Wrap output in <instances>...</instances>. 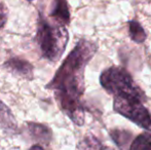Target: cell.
Masks as SVG:
<instances>
[{
  "instance_id": "cell-7",
  "label": "cell",
  "mask_w": 151,
  "mask_h": 150,
  "mask_svg": "<svg viewBox=\"0 0 151 150\" xmlns=\"http://www.w3.org/2000/svg\"><path fill=\"white\" fill-rule=\"evenodd\" d=\"M17 121L12 111L5 104L0 102V128L8 133H14L17 131Z\"/></svg>"
},
{
  "instance_id": "cell-5",
  "label": "cell",
  "mask_w": 151,
  "mask_h": 150,
  "mask_svg": "<svg viewBox=\"0 0 151 150\" xmlns=\"http://www.w3.org/2000/svg\"><path fill=\"white\" fill-rule=\"evenodd\" d=\"M5 67L12 74L31 79L33 77V67L29 62L20 59H10L5 63Z\"/></svg>"
},
{
  "instance_id": "cell-6",
  "label": "cell",
  "mask_w": 151,
  "mask_h": 150,
  "mask_svg": "<svg viewBox=\"0 0 151 150\" xmlns=\"http://www.w3.org/2000/svg\"><path fill=\"white\" fill-rule=\"evenodd\" d=\"M50 17L56 21V23L63 25V26L69 24L70 12L67 0H55L54 7L50 12Z\"/></svg>"
},
{
  "instance_id": "cell-14",
  "label": "cell",
  "mask_w": 151,
  "mask_h": 150,
  "mask_svg": "<svg viewBox=\"0 0 151 150\" xmlns=\"http://www.w3.org/2000/svg\"><path fill=\"white\" fill-rule=\"evenodd\" d=\"M150 131H151V128H150Z\"/></svg>"
},
{
  "instance_id": "cell-13",
  "label": "cell",
  "mask_w": 151,
  "mask_h": 150,
  "mask_svg": "<svg viewBox=\"0 0 151 150\" xmlns=\"http://www.w3.org/2000/svg\"><path fill=\"white\" fill-rule=\"evenodd\" d=\"M30 150H44L42 147H40V146H38V145H34L33 147H31V149Z\"/></svg>"
},
{
  "instance_id": "cell-9",
  "label": "cell",
  "mask_w": 151,
  "mask_h": 150,
  "mask_svg": "<svg viewBox=\"0 0 151 150\" xmlns=\"http://www.w3.org/2000/svg\"><path fill=\"white\" fill-rule=\"evenodd\" d=\"M129 36L135 42L142 43L146 39V33L142 26L137 22V21H131L129 22Z\"/></svg>"
},
{
  "instance_id": "cell-11",
  "label": "cell",
  "mask_w": 151,
  "mask_h": 150,
  "mask_svg": "<svg viewBox=\"0 0 151 150\" xmlns=\"http://www.w3.org/2000/svg\"><path fill=\"white\" fill-rule=\"evenodd\" d=\"M129 150H151V135L141 134L134 140Z\"/></svg>"
},
{
  "instance_id": "cell-10",
  "label": "cell",
  "mask_w": 151,
  "mask_h": 150,
  "mask_svg": "<svg viewBox=\"0 0 151 150\" xmlns=\"http://www.w3.org/2000/svg\"><path fill=\"white\" fill-rule=\"evenodd\" d=\"M79 148L81 150H113L108 146L103 145L97 138L95 137H86L79 145Z\"/></svg>"
},
{
  "instance_id": "cell-15",
  "label": "cell",
  "mask_w": 151,
  "mask_h": 150,
  "mask_svg": "<svg viewBox=\"0 0 151 150\" xmlns=\"http://www.w3.org/2000/svg\"><path fill=\"white\" fill-rule=\"evenodd\" d=\"M29 1H31V0H29Z\"/></svg>"
},
{
  "instance_id": "cell-2",
  "label": "cell",
  "mask_w": 151,
  "mask_h": 150,
  "mask_svg": "<svg viewBox=\"0 0 151 150\" xmlns=\"http://www.w3.org/2000/svg\"><path fill=\"white\" fill-rule=\"evenodd\" d=\"M68 31L58 23L52 24L43 17H39L37 42L44 59L56 62L61 58L68 42Z\"/></svg>"
},
{
  "instance_id": "cell-3",
  "label": "cell",
  "mask_w": 151,
  "mask_h": 150,
  "mask_svg": "<svg viewBox=\"0 0 151 150\" xmlns=\"http://www.w3.org/2000/svg\"><path fill=\"white\" fill-rule=\"evenodd\" d=\"M102 86L114 97L127 100L146 101L145 94L137 85L129 73L121 67H110L102 73L100 77Z\"/></svg>"
},
{
  "instance_id": "cell-1",
  "label": "cell",
  "mask_w": 151,
  "mask_h": 150,
  "mask_svg": "<svg viewBox=\"0 0 151 150\" xmlns=\"http://www.w3.org/2000/svg\"><path fill=\"white\" fill-rule=\"evenodd\" d=\"M96 50L95 43L80 40L47 86L55 90L61 109L77 126H82L84 122V110L80 101L84 92V69Z\"/></svg>"
},
{
  "instance_id": "cell-12",
  "label": "cell",
  "mask_w": 151,
  "mask_h": 150,
  "mask_svg": "<svg viewBox=\"0 0 151 150\" xmlns=\"http://www.w3.org/2000/svg\"><path fill=\"white\" fill-rule=\"evenodd\" d=\"M6 21H7V9L5 5L0 1V29L5 25Z\"/></svg>"
},
{
  "instance_id": "cell-4",
  "label": "cell",
  "mask_w": 151,
  "mask_h": 150,
  "mask_svg": "<svg viewBox=\"0 0 151 150\" xmlns=\"http://www.w3.org/2000/svg\"><path fill=\"white\" fill-rule=\"evenodd\" d=\"M144 103L140 101L127 100V99L114 97V109L116 112L125 116L141 128L150 130L151 115L144 106Z\"/></svg>"
},
{
  "instance_id": "cell-8",
  "label": "cell",
  "mask_w": 151,
  "mask_h": 150,
  "mask_svg": "<svg viewBox=\"0 0 151 150\" xmlns=\"http://www.w3.org/2000/svg\"><path fill=\"white\" fill-rule=\"evenodd\" d=\"M28 130L30 135L35 140L44 142L45 144L50 142L52 132L46 126L39 123H28Z\"/></svg>"
}]
</instances>
